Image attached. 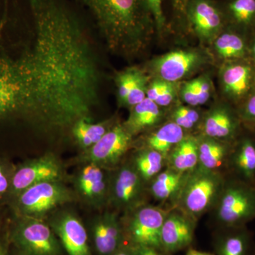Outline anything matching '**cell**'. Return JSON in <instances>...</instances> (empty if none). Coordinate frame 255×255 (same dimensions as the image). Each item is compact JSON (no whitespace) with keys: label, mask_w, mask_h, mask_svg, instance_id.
I'll return each instance as SVG.
<instances>
[{"label":"cell","mask_w":255,"mask_h":255,"mask_svg":"<svg viewBox=\"0 0 255 255\" xmlns=\"http://www.w3.org/2000/svg\"><path fill=\"white\" fill-rule=\"evenodd\" d=\"M86 8L114 53L135 56L145 49L156 29L147 0H76Z\"/></svg>","instance_id":"1"},{"label":"cell","mask_w":255,"mask_h":255,"mask_svg":"<svg viewBox=\"0 0 255 255\" xmlns=\"http://www.w3.org/2000/svg\"><path fill=\"white\" fill-rule=\"evenodd\" d=\"M221 174L198 166L189 173L178 198L183 212L194 219L209 210L223 189Z\"/></svg>","instance_id":"2"},{"label":"cell","mask_w":255,"mask_h":255,"mask_svg":"<svg viewBox=\"0 0 255 255\" xmlns=\"http://www.w3.org/2000/svg\"><path fill=\"white\" fill-rule=\"evenodd\" d=\"M8 236L10 244L31 255H61L62 246L41 219L16 216Z\"/></svg>","instance_id":"3"},{"label":"cell","mask_w":255,"mask_h":255,"mask_svg":"<svg viewBox=\"0 0 255 255\" xmlns=\"http://www.w3.org/2000/svg\"><path fill=\"white\" fill-rule=\"evenodd\" d=\"M72 199L71 192L61 181H48L28 188L10 203L16 216L41 219Z\"/></svg>","instance_id":"4"},{"label":"cell","mask_w":255,"mask_h":255,"mask_svg":"<svg viewBox=\"0 0 255 255\" xmlns=\"http://www.w3.org/2000/svg\"><path fill=\"white\" fill-rule=\"evenodd\" d=\"M63 177L62 164L51 154L26 161L14 167L11 175L9 200L11 202L31 186L48 181H61Z\"/></svg>","instance_id":"5"},{"label":"cell","mask_w":255,"mask_h":255,"mask_svg":"<svg viewBox=\"0 0 255 255\" xmlns=\"http://www.w3.org/2000/svg\"><path fill=\"white\" fill-rule=\"evenodd\" d=\"M216 216L228 226H238L255 217V189L240 184L223 187Z\"/></svg>","instance_id":"6"},{"label":"cell","mask_w":255,"mask_h":255,"mask_svg":"<svg viewBox=\"0 0 255 255\" xmlns=\"http://www.w3.org/2000/svg\"><path fill=\"white\" fill-rule=\"evenodd\" d=\"M132 212L127 232L132 244L162 250L161 231L168 212L152 206H141Z\"/></svg>","instance_id":"7"},{"label":"cell","mask_w":255,"mask_h":255,"mask_svg":"<svg viewBox=\"0 0 255 255\" xmlns=\"http://www.w3.org/2000/svg\"><path fill=\"white\" fill-rule=\"evenodd\" d=\"M186 21L198 37L204 40L216 38L227 25L218 0H190Z\"/></svg>","instance_id":"8"},{"label":"cell","mask_w":255,"mask_h":255,"mask_svg":"<svg viewBox=\"0 0 255 255\" xmlns=\"http://www.w3.org/2000/svg\"><path fill=\"white\" fill-rule=\"evenodd\" d=\"M132 136L124 125L111 128L97 143L85 150L83 159L100 167L114 165L130 148Z\"/></svg>","instance_id":"9"},{"label":"cell","mask_w":255,"mask_h":255,"mask_svg":"<svg viewBox=\"0 0 255 255\" xmlns=\"http://www.w3.org/2000/svg\"><path fill=\"white\" fill-rule=\"evenodd\" d=\"M143 192V179L133 166L125 165L114 174L109 199L119 209L132 211L141 206Z\"/></svg>","instance_id":"10"},{"label":"cell","mask_w":255,"mask_h":255,"mask_svg":"<svg viewBox=\"0 0 255 255\" xmlns=\"http://www.w3.org/2000/svg\"><path fill=\"white\" fill-rule=\"evenodd\" d=\"M50 226L67 254L91 255L86 228L76 215L60 213L51 219Z\"/></svg>","instance_id":"11"},{"label":"cell","mask_w":255,"mask_h":255,"mask_svg":"<svg viewBox=\"0 0 255 255\" xmlns=\"http://www.w3.org/2000/svg\"><path fill=\"white\" fill-rule=\"evenodd\" d=\"M193 220L182 211L168 213L161 231L162 250L175 253L189 246L194 238Z\"/></svg>","instance_id":"12"},{"label":"cell","mask_w":255,"mask_h":255,"mask_svg":"<svg viewBox=\"0 0 255 255\" xmlns=\"http://www.w3.org/2000/svg\"><path fill=\"white\" fill-rule=\"evenodd\" d=\"M91 233L94 246L99 255H112L120 249L123 231L114 213H105L94 219Z\"/></svg>","instance_id":"13"},{"label":"cell","mask_w":255,"mask_h":255,"mask_svg":"<svg viewBox=\"0 0 255 255\" xmlns=\"http://www.w3.org/2000/svg\"><path fill=\"white\" fill-rule=\"evenodd\" d=\"M79 195L90 205H102L109 198L110 185L102 167L93 163L84 166L75 179Z\"/></svg>","instance_id":"14"},{"label":"cell","mask_w":255,"mask_h":255,"mask_svg":"<svg viewBox=\"0 0 255 255\" xmlns=\"http://www.w3.org/2000/svg\"><path fill=\"white\" fill-rule=\"evenodd\" d=\"M201 62L200 55L196 52L177 50L156 60L155 69L161 80L173 83L187 76Z\"/></svg>","instance_id":"15"},{"label":"cell","mask_w":255,"mask_h":255,"mask_svg":"<svg viewBox=\"0 0 255 255\" xmlns=\"http://www.w3.org/2000/svg\"><path fill=\"white\" fill-rule=\"evenodd\" d=\"M189 173L169 168L157 174L150 186L152 196L157 200L165 201L179 198Z\"/></svg>","instance_id":"16"},{"label":"cell","mask_w":255,"mask_h":255,"mask_svg":"<svg viewBox=\"0 0 255 255\" xmlns=\"http://www.w3.org/2000/svg\"><path fill=\"white\" fill-rule=\"evenodd\" d=\"M162 112L157 104L146 98L132 107L131 112L124 124L132 135L153 127L160 120Z\"/></svg>","instance_id":"17"},{"label":"cell","mask_w":255,"mask_h":255,"mask_svg":"<svg viewBox=\"0 0 255 255\" xmlns=\"http://www.w3.org/2000/svg\"><path fill=\"white\" fill-rule=\"evenodd\" d=\"M171 168L179 172H192L199 166V145L194 137H184L169 152Z\"/></svg>","instance_id":"18"},{"label":"cell","mask_w":255,"mask_h":255,"mask_svg":"<svg viewBox=\"0 0 255 255\" xmlns=\"http://www.w3.org/2000/svg\"><path fill=\"white\" fill-rule=\"evenodd\" d=\"M226 23L242 27L255 25V0H218Z\"/></svg>","instance_id":"19"},{"label":"cell","mask_w":255,"mask_h":255,"mask_svg":"<svg viewBox=\"0 0 255 255\" xmlns=\"http://www.w3.org/2000/svg\"><path fill=\"white\" fill-rule=\"evenodd\" d=\"M184 129L174 122L164 124L147 138L148 148L157 151L165 157L171 150L184 138Z\"/></svg>","instance_id":"20"},{"label":"cell","mask_w":255,"mask_h":255,"mask_svg":"<svg viewBox=\"0 0 255 255\" xmlns=\"http://www.w3.org/2000/svg\"><path fill=\"white\" fill-rule=\"evenodd\" d=\"M202 127L206 137L219 140L231 137L236 129V123L227 110L216 108L206 116Z\"/></svg>","instance_id":"21"},{"label":"cell","mask_w":255,"mask_h":255,"mask_svg":"<svg viewBox=\"0 0 255 255\" xmlns=\"http://www.w3.org/2000/svg\"><path fill=\"white\" fill-rule=\"evenodd\" d=\"M253 78L251 67L244 65H232L226 67L222 74L225 92L228 95L238 97L249 90Z\"/></svg>","instance_id":"22"},{"label":"cell","mask_w":255,"mask_h":255,"mask_svg":"<svg viewBox=\"0 0 255 255\" xmlns=\"http://www.w3.org/2000/svg\"><path fill=\"white\" fill-rule=\"evenodd\" d=\"M199 166L208 170L216 171L223 164L226 148L222 143L211 137L199 141Z\"/></svg>","instance_id":"23"},{"label":"cell","mask_w":255,"mask_h":255,"mask_svg":"<svg viewBox=\"0 0 255 255\" xmlns=\"http://www.w3.org/2000/svg\"><path fill=\"white\" fill-rule=\"evenodd\" d=\"M109 130L106 124L92 123L89 118L79 119L72 127L74 138L85 150L97 143Z\"/></svg>","instance_id":"24"},{"label":"cell","mask_w":255,"mask_h":255,"mask_svg":"<svg viewBox=\"0 0 255 255\" xmlns=\"http://www.w3.org/2000/svg\"><path fill=\"white\" fill-rule=\"evenodd\" d=\"M165 159L157 151L147 148L135 156L133 167L143 181H149L160 173Z\"/></svg>","instance_id":"25"},{"label":"cell","mask_w":255,"mask_h":255,"mask_svg":"<svg viewBox=\"0 0 255 255\" xmlns=\"http://www.w3.org/2000/svg\"><path fill=\"white\" fill-rule=\"evenodd\" d=\"M216 38L215 48L221 58L233 59L241 58L244 55L246 51L245 43L241 36L233 32L228 31L220 33Z\"/></svg>","instance_id":"26"},{"label":"cell","mask_w":255,"mask_h":255,"mask_svg":"<svg viewBox=\"0 0 255 255\" xmlns=\"http://www.w3.org/2000/svg\"><path fill=\"white\" fill-rule=\"evenodd\" d=\"M234 164L238 172L246 179L255 177V145L253 142L246 140L242 142L235 155Z\"/></svg>","instance_id":"27"},{"label":"cell","mask_w":255,"mask_h":255,"mask_svg":"<svg viewBox=\"0 0 255 255\" xmlns=\"http://www.w3.org/2000/svg\"><path fill=\"white\" fill-rule=\"evenodd\" d=\"M140 70L136 68H130L119 74L117 78V90L119 100L124 105L128 95L132 88L134 83Z\"/></svg>","instance_id":"28"},{"label":"cell","mask_w":255,"mask_h":255,"mask_svg":"<svg viewBox=\"0 0 255 255\" xmlns=\"http://www.w3.org/2000/svg\"><path fill=\"white\" fill-rule=\"evenodd\" d=\"M248 241L244 235H234L223 241L220 248V255H246Z\"/></svg>","instance_id":"29"},{"label":"cell","mask_w":255,"mask_h":255,"mask_svg":"<svg viewBox=\"0 0 255 255\" xmlns=\"http://www.w3.org/2000/svg\"><path fill=\"white\" fill-rule=\"evenodd\" d=\"M199 118L200 116L199 112L188 107H179L172 114V122L183 129H189L194 127Z\"/></svg>","instance_id":"30"},{"label":"cell","mask_w":255,"mask_h":255,"mask_svg":"<svg viewBox=\"0 0 255 255\" xmlns=\"http://www.w3.org/2000/svg\"><path fill=\"white\" fill-rule=\"evenodd\" d=\"M147 80L145 75L140 71L124 105L132 107L145 100L147 97Z\"/></svg>","instance_id":"31"},{"label":"cell","mask_w":255,"mask_h":255,"mask_svg":"<svg viewBox=\"0 0 255 255\" xmlns=\"http://www.w3.org/2000/svg\"><path fill=\"white\" fill-rule=\"evenodd\" d=\"M14 166L4 160H0V201L9 200L11 175Z\"/></svg>","instance_id":"32"},{"label":"cell","mask_w":255,"mask_h":255,"mask_svg":"<svg viewBox=\"0 0 255 255\" xmlns=\"http://www.w3.org/2000/svg\"><path fill=\"white\" fill-rule=\"evenodd\" d=\"M147 1L155 19L156 29L157 32L162 31L167 23L163 9L164 0H147Z\"/></svg>","instance_id":"33"},{"label":"cell","mask_w":255,"mask_h":255,"mask_svg":"<svg viewBox=\"0 0 255 255\" xmlns=\"http://www.w3.org/2000/svg\"><path fill=\"white\" fill-rule=\"evenodd\" d=\"M193 81L199 99V105H204L209 100L211 93L209 80L205 78H199L193 80Z\"/></svg>","instance_id":"34"},{"label":"cell","mask_w":255,"mask_h":255,"mask_svg":"<svg viewBox=\"0 0 255 255\" xmlns=\"http://www.w3.org/2000/svg\"><path fill=\"white\" fill-rule=\"evenodd\" d=\"M189 1L190 0H170L173 18L178 22L187 23L186 11Z\"/></svg>","instance_id":"35"},{"label":"cell","mask_w":255,"mask_h":255,"mask_svg":"<svg viewBox=\"0 0 255 255\" xmlns=\"http://www.w3.org/2000/svg\"><path fill=\"white\" fill-rule=\"evenodd\" d=\"M182 97L184 102L189 106L199 105V99L194 81L186 82L182 89Z\"/></svg>","instance_id":"36"},{"label":"cell","mask_w":255,"mask_h":255,"mask_svg":"<svg viewBox=\"0 0 255 255\" xmlns=\"http://www.w3.org/2000/svg\"><path fill=\"white\" fill-rule=\"evenodd\" d=\"M174 97V88L172 82H167L162 93L155 101L159 107H166L172 103Z\"/></svg>","instance_id":"37"},{"label":"cell","mask_w":255,"mask_h":255,"mask_svg":"<svg viewBox=\"0 0 255 255\" xmlns=\"http://www.w3.org/2000/svg\"><path fill=\"white\" fill-rule=\"evenodd\" d=\"M166 83H167V82L164 81L161 79L152 82L150 86L147 87V98L155 102L157 97L162 93V90H164V87H165Z\"/></svg>","instance_id":"38"},{"label":"cell","mask_w":255,"mask_h":255,"mask_svg":"<svg viewBox=\"0 0 255 255\" xmlns=\"http://www.w3.org/2000/svg\"><path fill=\"white\" fill-rule=\"evenodd\" d=\"M10 246L8 233L4 236L0 235V255H9Z\"/></svg>","instance_id":"39"},{"label":"cell","mask_w":255,"mask_h":255,"mask_svg":"<svg viewBox=\"0 0 255 255\" xmlns=\"http://www.w3.org/2000/svg\"><path fill=\"white\" fill-rule=\"evenodd\" d=\"M158 251L150 247H137L135 255H163L159 253Z\"/></svg>","instance_id":"40"},{"label":"cell","mask_w":255,"mask_h":255,"mask_svg":"<svg viewBox=\"0 0 255 255\" xmlns=\"http://www.w3.org/2000/svg\"><path fill=\"white\" fill-rule=\"evenodd\" d=\"M246 114L248 118L255 119V94L248 100L246 105Z\"/></svg>","instance_id":"41"},{"label":"cell","mask_w":255,"mask_h":255,"mask_svg":"<svg viewBox=\"0 0 255 255\" xmlns=\"http://www.w3.org/2000/svg\"><path fill=\"white\" fill-rule=\"evenodd\" d=\"M10 247H11V248H10L9 255H31L18 249V248H15L14 246H11V245Z\"/></svg>","instance_id":"42"},{"label":"cell","mask_w":255,"mask_h":255,"mask_svg":"<svg viewBox=\"0 0 255 255\" xmlns=\"http://www.w3.org/2000/svg\"><path fill=\"white\" fill-rule=\"evenodd\" d=\"M112 255H135V252H132L128 249H122V248H120Z\"/></svg>","instance_id":"43"},{"label":"cell","mask_w":255,"mask_h":255,"mask_svg":"<svg viewBox=\"0 0 255 255\" xmlns=\"http://www.w3.org/2000/svg\"><path fill=\"white\" fill-rule=\"evenodd\" d=\"M186 255H213L210 253H204V252L196 251V250H190Z\"/></svg>","instance_id":"44"},{"label":"cell","mask_w":255,"mask_h":255,"mask_svg":"<svg viewBox=\"0 0 255 255\" xmlns=\"http://www.w3.org/2000/svg\"><path fill=\"white\" fill-rule=\"evenodd\" d=\"M253 53H254V55L255 57V45L254 47H253Z\"/></svg>","instance_id":"45"}]
</instances>
